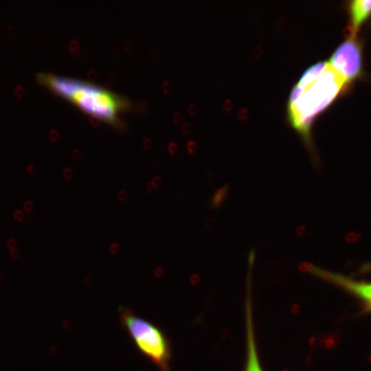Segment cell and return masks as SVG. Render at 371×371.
Returning <instances> with one entry per match:
<instances>
[{
  "mask_svg": "<svg viewBox=\"0 0 371 371\" xmlns=\"http://www.w3.org/2000/svg\"><path fill=\"white\" fill-rule=\"evenodd\" d=\"M39 82L89 116L113 126L131 103L123 95L86 80L49 73H40Z\"/></svg>",
  "mask_w": 371,
  "mask_h": 371,
  "instance_id": "cell-2",
  "label": "cell"
},
{
  "mask_svg": "<svg viewBox=\"0 0 371 371\" xmlns=\"http://www.w3.org/2000/svg\"><path fill=\"white\" fill-rule=\"evenodd\" d=\"M330 67L345 80L346 84L360 73L361 53L356 35L351 34L331 56Z\"/></svg>",
  "mask_w": 371,
  "mask_h": 371,
  "instance_id": "cell-4",
  "label": "cell"
},
{
  "mask_svg": "<svg viewBox=\"0 0 371 371\" xmlns=\"http://www.w3.org/2000/svg\"><path fill=\"white\" fill-rule=\"evenodd\" d=\"M156 189L153 183L150 181L146 184V190L148 193L154 192Z\"/></svg>",
  "mask_w": 371,
  "mask_h": 371,
  "instance_id": "cell-17",
  "label": "cell"
},
{
  "mask_svg": "<svg viewBox=\"0 0 371 371\" xmlns=\"http://www.w3.org/2000/svg\"><path fill=\"white\" fill-rule=\"evenodd\" d=\"M228 192L227 187H223L218 189L214 194L211 199V205L213 207L216 208L220 206L226 197V195Z\"/></svg>",
  "mask_w": 371,
  "mask_h": 371,
  "instance_id": "cell-8",
  "label": "cell"
},
{
  "mask_svg": "<svg viewBox=\"0 0 371 371\" xmlns=\"http://www.w3.org/2000/svg\"><path fill=\"white\" fill-rule=\"evenodd\" d=\"M299 269L302 272L309 273L350 292L361 298L368 307L371 309V283L356 281L343 275L321 269L307 262L301 263Z\"/></svg>",
  "mask_w": 371,
  "mask_h": 371,
  "instance_id": "cell-5",
  "label": "cell"
},
{
  "mask_svg": "<svg viewBox=\"0 0 371 371\" xmlns=\"http://www.w3.org/2000/svg\"><path fill=\"white\" fill-rule=\"evenodd\" d=\"M127 196L128 194L125 190H120L117 196V199L121 202H124L126 200Z\"/></svg>",
  "mask_w": 371,
  "mask_h": 371,
  "instance_id": "cell-12",
  "label": "cell"
},
{
  "mask_svg": "<svg viewBox=\"0 0 371 371\" xmlns=\"http://www.w3.org/2000/svg\"><path fill=\"white\" fill-rule=\"evenodd\" d=\"M120 320L138 350L161 371H170L171 346L165 333L128 308L121 309Z\"/></svg>",
  "mask_w": 371,
  "mask_h": 371,
  "instance_id": "cell-3",
  "label": "cell"
},
{
  "mask_svg": "<svg viewBox=\"0 0 371 371\" xmlns=\"http://www.w3.org/2000/svg\"><path fill=\"white\" fill-rule=\"evenodd\" d=\"M350 14L352 21V33L356 32L363 22L371 14V1L357 0L351 2Z\"/></svg>",
  "mask_w": 371,
  "mask_h": 371,
  "instance_id": "cell-7",
  "label": "cell"
},
{
  "mask_svg": "<svg viewBox=\"0 0 371 371\" xmlns=\"http://www.w3.org/2000/svg\"><path fill=\"white\" fill-rule=\"evenodd\" d=\"M10 256H11V258H12V259L16 260V259L19 258V250L16 248V249L10 250Z\"/></svg>",
  "mask_w": 371,
  "mask_h": 371,
  "instance_id": "cell-16",
  "label": "cell"
},
{
  "mask_svg": "<svg viewBox=\"0 0 371 371\" xmlns=\"http://www.w3.org/2000/svg\"><path fill=\"white\" fill-rule=\"evenodd\" d=\"M63 176L66 180H69L73 177V170L70 168H65L63 171Z\"/></svg>",
  "mask_w": 371,
  "mask_h": 371,
  "instance_id": "cell-9",
  "label": "cell"
},
{
  "mask_svg": "<svg viewBox=\"0 0 371 371\" xmlns=\"http://www.w3.org/2000/svg\"><path fill=\"white\" fill-rule=\"evenodd\" d=\"M247 358L245 371H262L255 339L252 311H246Z\"/></svg>",
  "mask_w": 371,
  "mask_h": 371,
  "instance_id": "cell-6",
  "label": "cell"
},
{
  "mask_svg": "<svg viewBox=\"0 0 371 371\" xmlns=\"http://www.w3.org/2000/svg\"><path fill=\"white\" fill-rule=\"evenodd\" d=\"M27 171L30 175H33L34 173V166L31 164L28 165L27 167Z\"/></svg>",
  "mask_w": 371,
  "mask_h": 371,
  "instance_id": "cell-18",
  "label": "cell"
},
{
  "mask_svg": "<svg viewBox=\"0 0 371 371\" xmlns=\"http://www.w3.org/2000/svg\"><path fill=\"white\" fill-rule=\"evenodd\" d=\"M23 207L27 212L30 213L33 210L34 204L30 201H26L24 203Z\"/></svg>",
  "mask_w": 371,
  "mask_h": 371,
  "instance_id": "cell-14",
  "label": "cell"
},
{
  "mask_svg": "<svg viewBox=\"0 0 371 371\" xmlns=\"http://www.w3.org/2000/svg\"><path fill=\"white\" fill-rule=\"evenodd\" d=\"M151 181L153 183L154 186H155L156 189L159 188L162 183L161 177L159 175L155 176Z\"/></svg>",
  "mask_w": 371,
  "mask_h": 371,
  "instance_id": "cell-13",
  "label": "cell"
},
{
  "mask_svg": "<svg viewBox=\"0 0 371 371\" xmlns=\"http://www.w3.org/2000/svg\"><path fill=\"white\" fill-rule=\"evenodd\" d=\"M14 218L17 221L22 222L24 218L23 212L20 209L16 210L14 212Z\"/></svg>",
  "mask_w": 371,
  "mask_h": 371,
  "instance_id": "cell-10",
  "label": "cell"
},
{
  "mask_svg": "<svg viewBox=\"0 0 371 371\" xmlns=\"http://www.w3.org/2000/svg\"><path fill=\"white\" fill-rule=\"evenodd\" d=\"M0 278H1V276H0Z\"/></svg>",
  "mask_w": 371,
  "mask_h": 371,
  "instance_id": "cell-19",
  "label": "cell"
},
{
  "mask_svg": "<svg viewBox=\"0 0 371 371\" xmlns=\"http://www.w3.org/2000/svg\"><path fill=\"white\" fill-rule=\"evenodd\" d=\"M120 251V245L117 243H113L109 247V251L113 255H116Z\"/></svg>",
  "mask_w": 371,
  "mask_h": 371,
  "instance_id": "cell-11",
  "label": "cell"
},
{
  "mask_svg": "<svg viewBox=\"0 0 371 371\" xmlns=\"http://www.w3.org/2000/svg\"><path fill=\"white\" fill-rule=\"evenodd\" d=\"M6 246L9 250L16 249V241L12 238H9L6 241Z\"/></svg>",
  "mask_w": 371,
  "mask_h": 371,
  "instance_id": "cell-15",
  "label": "cell"
},
{
  "mask_svg": "<svg viewBox=\"0 0 371 371\" xmlns=\"http://www.w3.org/2000/svg\"><path fill=\"white\" fill-rule=\"evenodd\" d=\"M346 85L328 62L310 67L290 95L288 113L291 125L307 136L313 120L333 102Z\"/></svg>",
  "mask_w": 371,
  "mask_h": 371,
  "instance_id": "cell-1",
  "label": "cell"
}]
</instances>
